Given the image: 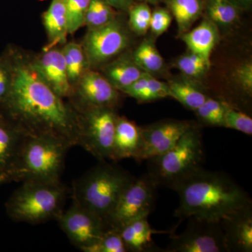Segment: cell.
<instances>
[{"instance_id": "20", "label": "cell", "mask_w": 252, "mask_h": 252, "mask_svg": "<svg viewBox=\"0 0 252 252\" xmlns=\"http://www.w3.org/2000/svg\"><path fill=\"white\" fill-rule=\"evenodd\" d=\"M127 252H154L158 250L152 240V235L165 233L153 229L148 221V217L132 220L119 230Z\"/></svg>"}, {"instance_id": "5", "label": "cell", "mask_w": 252, "mask_h": 252, "mask_svg": "<svg viewBox=\"0 0 252 252\" xmlns=\"http://www.w3.org/2000/svg\"><path fill=\"white\" fill-rule=\"evenodd\" d=\"M205 161L200 129L193 126L165 153L148 160L147 175L158 187L173 189L176 185L203 168Z\"/></svg>"}, {"instance_id": "6", "label": "cell", "mask_w": 252, "mask_h": 252, "mask_svg": "<svg viewBox=\"0 0 252 252\" xmlns=\"http://www.w3.org/2000/svg\"><path fill=\"white\" fill-rule=\"evenodd\" d=\"M67 193L61 182H23L5 204L6 214L14 221L31 224L57 220L63 212Z\"/></svg>"}, {"instance_id": "12", "label": "cell", "mask_w": 252, "mask_h": 252, "mask_svg": "<svg viewBox=\"0 0 252 252\" xmlns=\"http://www.w3.org/2000/svg\"><path fill=\"white\" fill-rule=\"evenodd\" d=\"M193 126L189 121L168 119L141 127L140 147L135 160H148L165 153Z\"/></svg>"}, {"instance_id": "39", "label": "cell", "mask_w": 252, "mask_h": 252, "mask_svg": "<svg viewBox=\"0 0 252 252\" xmlns=\"http://www.w3.org/2000/svg\"><path fill=\"white\" fill-rule=\"evenodd\" d=\"M231 1H233V2L236 3L239 6H240V5L250 4L252 0H231Z\"/></svg>"}, {"instance_id": "17", "label": "cell", "mask_w": 252, "mask_h": 252, "mask_svg": "<svg viewBox=\"0 0 252 252\" xmlns=\"http://www.w3.org/2000/svg\"><path fill=\"white\" fill-rule=\"evenodd\" d=\"M141 144V127L124 117H118L112 158L114 161L132 158L138 154Z\"/></svg>"}, {"instance_id": "7", "label": "cell", "mask_w": 252, "mask_h": 252, "mask_svg": "<svg viewBox=\"0 0 252 252\" xmlns=\"http://www.w3.org/2000/svg\"><path fill=\"white\" fill-rule=\"evenodd\" d=\"M78 114L79 144L99 161L109 159L118 114L114 107L75 108Z\"/></svg>"}, {"instance_id": "32", "label": "cell", "mask_w": 252, "mask_h": 252, "mask_svg": "<svg viewBox=\"0 0 252 252\" xmlns=\"http://www.w3.org/2000/svg\"><path fill=\"white\" fill-rule=\"evenodd\" d=\"M85 252H127V250L119 230L108 228L98 243Z\"/></svg>"}, {"instance_id": "3", "label": "cell", "mask_w": 252, "mask_h": 252, "mask_svg": "<svg viewBox=\"0 0 252 252\" xmlns=\"http://www.w3.org/2000/svg\"><path fill=\"white\" fill-rule=\"evenodd\" d=\"M135 180L129 172L99 161L73 185V202L104 220L127 187Z\"/></svg>"}, {"instance_id": "23", "label": "cell", "mask_w": 252, "mask_h": 252, "mask_svg": "<svg viewBox=\"0 0 252 252\" xmlns=\"http://www.w3.org/2000/svg\"><path fill=\"white\" fill-rule=\"evenodd\" d=\"M167 9L175 18L178 35L190 31L192 26L203 14V0H163Z\"/></svg>"}, {"instance_id": "4", "label": "cell", "mask_w": 252, "mask_h": 252, "mask_svg": "<svg viewBox=\"0 0 252 252\" xmlns=\"http://www.w3.org/2000/svg\"><path fill=\"white\" fill-rule=\"evenodd\" d=\"M64 141L49 135H25L11 181L57 183L68 149Z\"/></svg>"}, {"instance_id": "24", "label": "cell", "mask_w": 252, "mask_h": 252, "mask_svg": "<svg viewBox=\"0 0 252 252\" xmlns=\"http://www.w3.org/2000/svg\"><path fill=\"white\" fill-rule=\"evenodd\" d=\"M65 63L68 80L72 89L89 69L87 59L82 44L76 42H66L62 47Z\"/></svg>"}, {"instance_id": "21", "label": "cell", "mask_w": 252, "mask_h": 252, "mask_svg": "<svg viewBox=\"0 0 252 252\" xmlns=\"http://www.w3.org/2000/svg\"><path fill=\"white\" fill-rule=\"evenodd\" d=\"M43 23L47 34L48 43L44 51L59 45L67 40V20L64 0H52L42 16Z\"/></svg>"}, {"instance_id": "30", "label": "cell", "mask_w": 252, "mask_h": 252, "mask_svg": "<svg viewBox=\"0 0 252 252\" xmlns=\"http://www.w3.org/2000/svg\"><path fill=\"white\" fill-rule=\"evenodd\" d=\"M128 26L131 32L139 36L145 35L150 28L152 10L149 4L139 2L128 10Z\"/></svg>"}, {"instance_id": "29", "label": "cell", "mask_w": 252, "mask_h": 252, "mask_svg": "<svg viewBox=\"0 0 252 252\" xmlns=\"http://www.w3.org/2000/svg\"><path fill=\"white\" fill-rule=\"evenodd\" d=\"M175 65L184 76L193 80L203 78L210 68V63L190 51L176 60Z\"/></svg>"}, {"instance_id": "16", "label": "cell", "mask_w": 252, "mask_h": 252, "mask_svg": "<svg viewBox=\"0 0 252 252\" xmlns=\"http://www.w3.org/2000/svg\"><path fill=\"white\" fill-rule=\"evenodd\" d=\"M25 135L0 117V177L11 182V174Z\"/></svg>"}, {"instance_id": "18", "label": "cell", "mask_w": 252, "mask_h": 252, "mask_svg": "<svg viewBox=\"0 0 252 252\" xmlns=\"http://www.w3.org/2000/svg\"><path fill=\"white\" fill-rule=\"evenodd\" d=\"M102 67V74L121 92L147 74L134 61L131 53H123Z\"/></svg>"}, {"instance_id": "9", "label": "cell", "mask_w": 252, "mask_h": 252, "mask_svg": "<svg viewBox=\"0 0 252 252\" xmlns=\"http://www.w3.org/2000/svg\"><path fill=\"white\" fill-rule=\"evenodd\" d=\"M157 188L147 174L135 178L104 220L107 228L120 230L132 220L149 217L155 205Z\"/></svg>"}, {"instance_id": "33", "label": "cell", "mask_w": 252, "mask_h": 252, "mask_svg": "<svg viewBox=\"0 0 252 252\" xmlns=\"http://www.w3.org/2000/svg\"><path fill=\"white\" fill-rule=\"evenodd\" d=\"M224 127L252 135V119L245 112L228 104L224 117Z\"/></svg>"}, {"instance_id": "40", "label": "cell", "mask_w": 252, "mask_h": 252, "mask_svg": "<svg viewBox=\"0 0 252 252\" xmlns=\"http://www.w3.org/2000/svg\"><path fill=\"white\" fill-rule=\"evenodd\" d=\"M137 1H140V2L147 3V4H157L160 1H163V0H137Z\"/></svg>"}, {"instance_id": "36", "label": "cell", "mask_w": 252, "mask_h": 252, "mask_svg": "<svg viewBox=\"0 0 252 252\" xmlns=\"http://www.w3.org/2000/svg\"><path fill=\"white\" fill-rule=\"evenodd\" d=\"M172 21V16L168 9L157 7L152 13L149 30L154 36L162 35L170 27Z\"/></svg>"}, {"instance_id": "1", "label": "cell", "mask_w": 252, "mask_h": 252, "mask_svg": "<svg viewBox=\"0 0 252 252\" xmlns=\"http://www.w3.org/2000/svg\"><path fill=\"white\" fill-rule=\"evenodd\" d=\"M13 81L0 103V117L25 135H49L70 146L79 144L78 114L74 106L46 85L32 66L31 56L10 46Z\"/></svg>"}, {"instance_id": "11", "label": "cell", "mask_w": 252, "mask_h": 252, "mask_svg": "<svg viewBox=\"0 0 252 252\" xmlns=\"http://www.w3.org/2000/svg\"><path fill=\"white\" fill-rule=\"evenodd\" d=\"M56 220L71 243L84 252L98 243L108 229L101 217L74 202Z\"/></svg>"}, {"instance_id": "19", "label": "cell", "mask_w": 252, "mask_h": 252, "mask_svg": "<svg viewBox=\"0 0 252 252\" xmlns=\"http://www.w3.org/2000/svg\"><path fill=\"white\" fill-rule=\"evenodd\" d=\"M189 51L203 57L209 63L214 48L220 39L218 26L206 17L197 27L180 36Z\"/></svg>"}, {"instance_id": "2", "label": "cell", "mask_w": 252, "mask_h": 252, "mask_svg": "<svg viewBox=\"0 0 252 252\" xmlns=\"http://www.w3.org/2000/svg\"><path fill=\"white\" fill-rule=\"evenodd\" d=\"M172 190L180 198L175 217L182 220L196 217L220 221L232 212L252 203L245 189L229 175L204 168L182 181Z\"/></svg>"}, {"instance_id": "22", "label": "cell", "mask_w": 252, "mask_h": 252, "mask_svg": "<svg viewBox=\"0 0 252 252\" xmlns=\"http://www.w3.org/2000/svg\"><path fill=\"white\" fill-rule=\"evenodd\" d=\"M170 97L186 108L195 112L209 97L198 82L187 77L177 78L167 83Z\"/></svg>"}, {"instance_id": "14", "label": "cell", "mask_w": 252, "mask_h": 252, "mask_svg": "<svg viewBox=\"0 0 252 252\" xmlns=\"http://www.w3.org/2000/svg\"><path fill=\"white\" fill-rule=\"evenodd\" d=\"M32 66L39 77L55 94L62 98H70L73 89L68 80L62 48H51L32 57Z\"/></svg>"}, {"instance_id": "41", "label": "cell", "mask_w": 252, "mask_h": 252, "mask_svg": "<svg viewBox=\"0 0 252 252\" xmlns=\"http://www.w3.org/2000/svg\"><path fill=\"white\" fill-rule=\"evenodd\" d=\"M4 183H6V181L4 179L0 177V185H2V184Z\"/></svg>"}, {"instance_id": "8", "label": "cell", "mask_w": 252, "mask_h": 252, "mask_svg": "<svg viewBox=\"0 0 252 252\" xmlns=\"http://www.w3.org/2000/svg\"><path fill=\"white\" fill-rule=\"evenodd\" d=\"M130 30L119 16L102 27L88 30L83 48L90 69L103 67L128 49Z\"/></svg>"}, {"instance_id": "27", "label": "cell", "mask_w": 252, "mask_h": 252, "mask_svg": "<svg viewBox=\"0 0 252 252\" xmlns=\"http://www.w3.org/2000/svg\"><path fill=\"white\" fill-rule=\"evenodd\" d=\"M228 102L223 99L207 97L198 109L195 111L199 120L205 125L215 127H224L225 111Z\"/></svg>"}, {"instance_id": "10", "label": "cell", "mask_w": 252, "mask_h": 252, "mask_svg": "<svg viewBox=\"0 0 252 252\" xmlns=\"http://www.w3.org/2000/svg\"><path fill=\"white\" fill-rule=\"evenodd\" d=\"M185 230L173 235L165 252H228L220 221L189 217Z\"/></svg>"}, {"instance_id": "35", "label": "cell", "mask_w": 252, "mask_h": 252, "mask_svg": "<svg viewBox=\"0 0 252 252\" xmlns=\"http://www.w3.org/2000/svg\"><path fill=\"white\" fill-rule=\"evenodd\" d=\"M166 97H170L167 83L158 80L154 76L150 74L147 85L136 100L140 102H149Z\"/></svg>"}, {"instance_id": "25", "label": "cell", "mask_w": 252, "mask_h": 252, "mask_svg": "<svg viewBox=\"0 0 252 252\" xmlns=\"http://www.w3.org/2000/svg\"><path fill=\"white\" fill-rule=\"evenodd\" d=\"M131 54L137 65L151 75L160 72L163 68V59L152 37L144 39Z\"/></svg>"}, {"instance_id": "31", "label": "cell", "mask_w": 252, "mask_h": 252, "mask_svg": "<svg viewBox=\"0 0 252 252\" xmlns=\"http://www.w3.org/2000/svg\"><path fill=\"white\" fill-rule=\"evenodd\" d=\"M91 0H64L68 34H72L84 26L86 11Z\"/></svg>"}, {"instance_id": "15", "label": "cell", "mask_w": 252, "mask_h": 252, "mask_svg": "<svg viewBox=\"0 0 252 252\" xmlns=\"http://www.w3.org/2000/svg\"><path fill=\"white\" fill-rule=\"evenodd\" d=\"M228 252H252V203L220 220Z\"/></svg>"}, {"instance_id": "37", "label": "cell", "mask_w": 252, "mask_h": 252, "mask_svg": "<svg viewBox=\"0 0 252 252\" xmlns=\"http://www.w3.org/2000/svg\"><path fill=\"white\" fill-rule=\"evenodd\" d=\"M234 77L237 84L245 94L251 95L252 93V64L243 63L235 69Z\"/></svg>"}, {"instance_id": "28", "label": "cell", "mask_w": 252, "mask_h": 252, "mask_svg": "<svg viewBox=\"0 0 252 252\" xmlns=\"http://www.w3.org/2000/svg\"><path fill=\"white\" fill-rule=\"evenodd\" d=\"M117 16L115 10L106 0H91L86 11L84 26L88 30L102 27Z\"/></svg>"}, {"instance_id": "26", "label": "cell", "mask_w": 252, "mask_h": 252, "mask_svg": "<svg viewBox=\"0 0 252 252\" xmlns=\"http://www.w3.org/2000/svg\"><path fill=\"white\" fill-rule=\"evenodd\" d=\"M204 7L207 17L217 26H232L240 17V6L231 0H207Z\"/></svg>"}, {"instance_id": "34", "label": "cell", "mask_w": 252, "mask_h": 252, "mask_svg": "<svg viewBox=\"0 0 252 252\" xmlns=\"http://www.w3.org/2000/svg\"><path fill=\"white\" fill-rule=\"evenodd\" d=\"M13 64L11 50L8 46L0 55V103L9 94L13 81Z\"/></svg>"}, {"instance_id": "38", "label": "cell", "mask_w": 252, "mask_h": 252, "mask_svg": "<svg viewBox=\"0 0 252 252\" xmlns=\"http://www.w3.org/2000/svg\"><path fill=\"white\" fill-rule=\"evenodd\" d=\"M114 9L123 12H127L135 2V0H106Z\"/></svg>"}, {"instance_id": "13", "label": "cell", "mask_w": 252, "mask_h": 252, "mask_svg": "<svg viewBox=\"0 0 252 252\" xmlns=\"http://www.w3.org/2000/svg\"><path fill=\"white\" fill-rule=\"evenodd\" d=\"M119 91L113 87L103 74L88 69L73 87L70 103L74 108L107 107L115 108L119 102Z\"/></svg>"}]
</instances>
